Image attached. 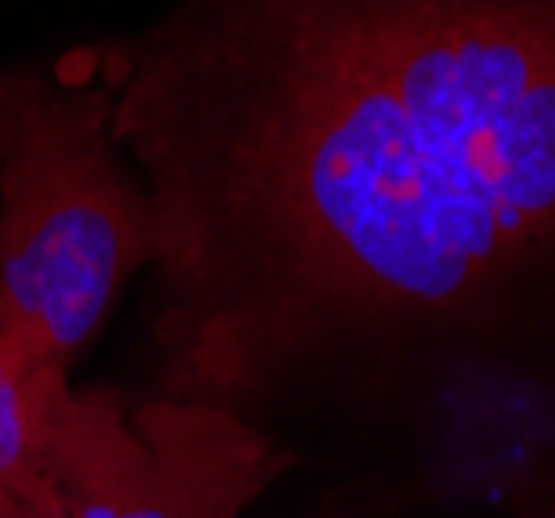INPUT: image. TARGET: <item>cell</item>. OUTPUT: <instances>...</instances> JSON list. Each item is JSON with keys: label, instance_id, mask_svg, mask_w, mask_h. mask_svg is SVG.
Returning <instances> with one entry per match:
<instances>
[{"label": "cell", "instance_id": "cell-1", "mask_svg": "<svg viewBox=\"0 0 555 518\" xmlns=\"http://www.w3.org/2000/svg\"><path fill=\"white\" fill-rule=\"evenodd\" d=\"M113 120L186 394L555 279V0H183Z\"/></svg>", "mask_w": 555, "mask_h": 518}, {"label": "cell", "instance_id": "cell-2", "mask_svg": "<svg viewBox=\"0 0 555 518\" xmlns=\"http://www.w3.org/2000/svg\"><path fill=\"white\" fill-rule=\"evenodd\" d=\"M154 261V208L113 154V125L25 95L0 166V336L67 370L125 279Z\"/></svg>", "mask_w": 555, "mask_h": 518}, {"label": "cell", "instance_id": "cell-3", "mask_svg": "<svg viewBox=\"0 0 555 518\" xmlns=\"http://www.w3.org/2000/svg\"><path fill=\"white\" fill-rule=\"evenodd\" d=\"M286 452L220 399L125 411L108 390L63 402L25 518H241Z\"/></svg>", "mask_w": 555, "mask_h": 518}, {"label": "cell", "instance_id": "cell-4", "mask_svg": "<svg viewBox=\"0 0 555 518\" xmlns=\"http://www.w3.org/2000/svg\"><path fill=\"white\" fill-rule=\"evenodd\" d=\"M70 399L67 370L0 336V490L22 502L47 469L54 427Z\"/></svg>", "mask_w": 555, "mask_h": 518}, {"label": "cell", "instance_id": "cell-5", "mask_svg": "<svg viewBox=\"0 0 555 518\" xmlns=\"http://www.w3.org/2000/svg\"><path fill=\"white\" fill-rule=\"evenodd\" d=\"M0 518H25L22 502L9 494V490H0Z\"/></svg>", "mask_w": 555, "mask_h": 518}]
</instances>
